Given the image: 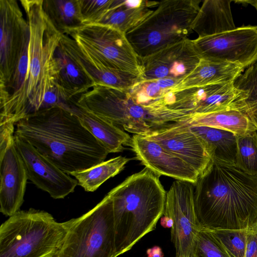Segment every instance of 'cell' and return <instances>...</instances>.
Wrapping results in <instances>:
<instances>
[{
    "label": "cell",
    "instance_id": "4fadbf2b",
    "mask_svg": "<svg viewBox=\"0 0 257 257\" xmlns=\"http://www.w3.org/2000/svg\"><path fill=\"white\" fill-rule=\"evenodd\" d=\"M151 139L194 169L199 177L211 164L214 151L183 121L170 124L144 136Z\"/></svg>",
    "mask_w": 257,
    "mask_h": 257
},
{
    "label": "cell",
    "instance_id": "4dcf8cb0",
    "mask_svg": "<svg viewBox=\"0 0 257 257\" xmlns=\"http://www.w3.org/2000/svg\"><path fill=\"white\" fill-rule=\"evenodd\" d=\"M236 163L244 169L257 173V131L237 136Z\"/></svg>",
    "mask_w": 257,
    "mask_h": 257
},
{
    "label": "cell",
    "instance_id": "603a6c76",
    "mask_svg": "<svg viewBox=\"0 0 257 257\" xmlns=\"http://www.w3.org/2000/svg\"><path fill=\"white\" fill-rule=\"evenodd\" d=\"M231 2L204 1L193 23V31L198 37H205L234 30L236 27L231 11Z\"/></svg>",
    "mask_w": 257,
    "mask_h": 257
},
{
    "label": "cell",
    "instance_id": "44dd1931",
    "mask_svg": "<svg viewBox=\"0 0 257 257\" xmlns=\"http://www.w3.org/2000/svg\"><path fill=\"white\" fill-rule=\"evenodd\" d=\"M54 58L57 82L69 101L87 92L96 85L94 79L60 44Z\"/></svg>",
    "mask_w": 257,
    "mask_h": 257
},
{
    "label": "cell",
    "instance_id": "9a60e30c",
    "mask_svg": "<svg viewBox=\"0 0 257 257\" xmlns=\"http://www.w3.org/2000/svg\"><path fill=\"white\" fill-rule=\"evenodd\" d=\"M239 94L234 83L210 84L169 91L163 97V100L169 108L183 111L191 117L236 109L234 104Z\"/></svg>",
    "mask_w": 257,
    "mask_h": 257
},
{
    "label": "cell",
    "instance_id": "d6a6232c",
    "mask_svg": "<svg viewBox=\"0 0 257 257\" xmlns=\"http://www.w3.org/2000/svg\"><path fill=\"white\" fill-rule=\"evenodd\" d=\"M112 2V0H80L83 25L97 24Z\"/></svg>",
    "mask_w": 257,
    "mask_h": 257
},
{
    "label": "cell",
    "instance_id": "1f68e13d",
    "mask_svg": "<svg viewBox=\"0 0 257 257\" xmlns=\"http://www.w3.org/2000/svg\"><path fill=\"white\" fill-rule=\"evenodd\" d=\"M250 229H209L221 241L231 257H244L247 236Z\"/></svg>",
    "mask_w": 257,
    "mask_h": 257
},
{
    "label": "cell",
    "instance_id": "ffe728a7",
    "mask_svg": "<svg viewBox=\"0 0 257 257\" xmlns=\"http://www.w3.org/2000/svg\"><path fill=\"white\" fill-rule=\"evenodd\" d=\"M243 67L228 62L201 58L196 67L170 91L210 84L234 83L244 72Z\"/></svg>",
    "mask_w": 257,
    "mask_h": 257
},
{
    "label": "cell",
    "instance_id": "e0dca14e",
    "mask_svg": "<svg viewBox=\"0 0 257 257\" xmlns=\"http://www.w3.org/2000/svg\"><path fill=\"white\" fill-rule=\"evenodd\" d=\"M201 59L189 38L142 58L143 80L170 78L178 82L196 67Z\"/></svg>",
    "mask_w": 257,
    "mask_h": 257
},
{
    "label": "cell",
    "instance_id": "6da1fadb",
    "mask_svg": "<svg viewBox=\"0 0 257 257\" xmlns=\"http://www.w3.org/2000/svg\"><path fill=\"white\" fill-rule=\"evenodd\" d=\"M198 225L207 229H243L257 226V173L236 162L213 157L194 184Z\"/></svg>",
    "mask_w": 257,
    "mask_h": 257
},
{
    "label": "cell",
    "instance_id": "d4e9b609",
    "mask_svg": "<svg viewBox=\"0 0 257 257\" xmlns=\"http://www.w3.org/2000/svg\"><path fill=\"white\" fill-rule=\"evenodd\" d=\"M43 8L62 33L83 25L80 0H44Z\"/></svg>",
    "mask_w": 257,
    "mask_h": 257
},
{
    "label": "cell",
    "instance_id": "7a4b0ae2",
    "mask_svg": "<svg viewBox=\"0 0 257 257\" xmlns=\"http://www.w3.org/2000/svg\"><path fill=\"white\" fill-rule=\"evenodd\" d=\"M65 104L29 114L15 124L14 135L70 175L104 161L109 153Z\"/></svg>",
    "mask_w": 257,
    "mask_h": 257
},
{
    "label": "cell",
    "instance_id": "cb8c5ba5",
    "mask_svg": "<svg viewBox=\"0 0 257 257\" xmlns=\"http://www.w3.org/2000/svg\"><path fill=\"white\" fill-rule=\"evenodd\" d=\"M189 125L206 126L243 136L257 131V125L244 112L230 109L207 114L192 115L184 121Z\"/></svg>",
    "mask_w": 257,
    "mask_h": 257
},
{
    "label": "cell",
    "instance_id": "8d00e7d4",
    "mask_svg": "<svg viewBox=\"0 0 257 257\" xmlns=\"http://www.w3.org/2000/svg\"><path fill=\"white\" fill-rule=\"evenodd\" d=\"M161 224L165 228H171L173 226V220L169 216L163 215L161 218Z\"/></svg>",
    "mask_w": 257,
    "mask_h": 257
},
{
    "label": "cell",
    "instance_id": "7c38bea8",
    "mask_svg": "<svg viewBox=\"0 0 257 257\" xmlns=\"http://www.w3.org/2000/svg\"><path fill=\"white\" fill-rule=\"evenodd\" d=\"M201 58L217 60L246 68L257 61V26H243L192 40Z\"/></svg>",
    "mask_w": 257,
    "mask_h": 257
},
{
    "label": "cell",
    "instance_id": "8992f818",
    "mask_svg": "<svg viewBox=\"0 0 257 257\" xmlns=\"http://www.w3.org/2000/svg\"><path fill=\"white\" fill-rule=\"evenodd\" d=\"M70 223L45 211L19 210L1 225L0 257H56Z\"/></svg>",
    "mask_w": 257,
    "mask_h": 257
},
{
    "label": "cell",
    "instance_id": "277c9868",
    "mask_svg": "<svg viewBox=\"0 0 257 257\" xmlns=\"http://www.w3.org/2000/svg\"><path fill=\"white\" fill-rule=\"evenodd\" d=\"M29 26V64L22 93L0 125L15 124L40 109L46 92L57 83L54 58L63 33L54 25L43 8V0H21Z\"/></svg>",
    "mask_w": 257,
    "mask_h": 257
},
{
    "label": "cell",
    "instance_id": "74e56055",
    "mask_svg": "<svg viewBox=\"0 0 257 257\" xmlns=\"http://www.w3.org/2000/svg\"><path fill=\"white\" fill-rule=\"evenodd\" d=\"M235 2L240 3H246L253 6L257 11V0H247V1H235Z\"/></svg>",
    "mask_w": 257,
    "mask_h": 257
},
{
    "label": "cell",
    "instance_id": "d590c367",
    "mask_svg": "<svg viewBox=\"0 0 257 257\" xmlns=\"http://www.w3.org/2000/svg\"><path fill=\"white\" fill-rule=\"evenodd\" d=\"M148 257H163L164 253L162 248L159 246H154L147 250Z\"/></svg>",
    "mask_w": 257,
    "mask_h": 257
},
{
    "label": "cell",
    "instance_id": "484cf974",
    "mask_svg": "<svg viewBox=\"0 0 257 257\" xmlns=\"http://www.w3.org/2000/svg\"><path fill=\"white\" fill-rule=\"evenodd\" d=\"M130 158L119 156L103 161L87 169L75 172L70 175L74 177L78 185L87 192H94L105 181L120 173Z\"/></svg>",
    "mask_w": 257,
    "mask_h": 257
},
{
    "label": "cell",
    "instance_id": "4316f807",
    "mask_svg": "<svg viewBox=\"0 0 257 257\" xmlns=\"http://www.w3.org/2000/svg\"><path fill=\"white\" fill-rule=\"evenodd\" d=\"M188 125L192 132L211 147L214 151V157L236 162V135L230 132L209 126Z\"/></svg>",
    "mask_w": 257,
    "mask_h": 257
},
{
    "label": "cell",
    "instance_id": "52a82bcc",
    "mask_svg": "<svg viewBox=\"0 0 257 257\" xmlns=\"http://www.w3.org/2000/svg\"><path fill=\"white\" fill-rule=\"evenodd\" d=\"M200 0H165L126 37L140 59L188 38Z\"/></svg>",
    "mask_w": 257,
    "mask_h": 257
},
{
    "label": "cell",
    "instance_id": "ac0fdd59",
    "mask_svg": "<svg viewBox=\"0 0 257 257\" xmlns=\"http://www.w3.org/2000/svg\"><path fill=\"white\" fill-rule=\"evenodd\" d=\"M130 147L142 164L159 176H168L194 185L199 177L186 163L144 136L134 135Z\"/></svg>",
    "mask_w": 257,
    "mask_h": 257
},
{
    "label": "cell",
    "instance_id": "83f0119b",
    "mask_svg": "<svg viewBox=\"0 0 257 257\" xmlns=\"http://www.w3.org/2000/svg\"><path fill=\"white\" fill-rule=\"evenodd\" d=\"M234 85L239 91L235 109L246 114L257 125V61L245 69Z\"/></svg>",
    "mask_w": 257,
    "mask_h": 257
},
{
    "label": "cell",
    "instance_id": "ba28073f",
    "mask_svg": "<svg viewBox=\"0 0 257 257\" xmlns=\"http://www.w3.org/2000/svg\"><path fill=\"white\" fill-rule=\"evenodd\" d=\"M112 202L107 194L90 210L70 220L56 257H117Z\"/></svg>",
    "mask_w": 257,
    "mask_h": 257
},
{
    "label": "cell",
    "instance_id": "8fae6325",
    "mask_svg": "<svg viewBox=\"0 0 257 257\" xmlns=\"http://www.w3.org/2000/svg\"><path fill=\"white\" fill-rule=\"evenodd\" d=\"M194 185L176 180L167 192L164 215L173 220L171 240L175 257H189L193 254L194 240L200 229L194 204Z\"/></svg>",
    "mask_w": 257,
    "mask_h": 257
},
{
    "label": "cell",
    "instance_id": "d6986e66",
    "mask_svg": "<svg viewBox=\"0 0 257 257\" xmlns=\"http://www.w3.org/2000/svg\"><path fill=\"white\" fill-rule=\"evenodd\" d=\"M64 105L109 153L121 152L124 146L130 147L132 138L117 125L71 101Z\"/></svg>",
    "mask_w": 257,
    "mask_h": 257
},
{
    "label": "cell",
    "instance_id": "2e32d148",
    "mask_svg": "<svg viewBox=\"0 0 257 257\" xmlns=\"http://www.w3.org/2000/svg\"><path fill=\"white\" fill-rule=\"evenodd\" d=\"M16 147L25 164L28 179L54 199H63L74 192L76 179L41 154L24 138L14 135Z\"/></svg>",
    "mask_w": 257,
    "mask_h": 257
},
{
    "label": "cell",
    "instance_id": "7402d4cb",
    "mask_svg": "<svg viewBox=\"0 0 257 257\" xmlns=\"http://www.w3.org/2000/svg\"><path fill=\"white\" fill-rule=\"evenodd\" d=\"M159 3L148 0H112L110 8L96 24L109 26L126 34L143 22Z\"/></svg>",
    "mask_w": 257,
    "mask_h": 257
},
{
    "label": "cell",
    "instance_id": "f1b7e54d",
    "mask_svg": "<svg viewBox=\"0 0 257 257\" xmlns=\"http://www.w3.org/2000/svg\"><path fill=\"white\" fill-rule=\"evenodd\" d=\"M178 82L170 78L143 80L128 90L137 103L150 105L163 99Z\"/></svg>",
    "mask_w": 257,
    "mask_h": 257
},
{
    "label": "cell",
    "instance_id": "3957f363",
    "mask_svg": "<svg viewBox=\"0 0 257 257\" xmlns=\"http://www.w3.org/2000/svg\"><path fill=\"white\" fill-rule=\"evenodd\" d=\"M159 176L145 167L111 190L117 256L154 230L163 215L167 192Z\"/></svg>",
    "mask_w": 257,
    "mask_h": 257
},
{
    "label": "cell",
    "instance_id": "836d02e7",
    "mask_svg": "<svg viewBox=\"0 0 257 257\" xmlns=\"http://www.w3.org/2000/svg\"><path fill=\"white\" fill-rule=\"evenodd\" d=\"M69 101L57 83L45 93L40 110L58 106Z\"/></svg>",
    "mask_w": 257,
    "mask_h": 257
},
{
    "label": "cell",
    "instance_id": "5bb4252c",
    "mask_svg": "<svg viewBox=\"0 0 257 257\" xmlns=\"http://www.w3.org/2000/svg\"><path fill=\"white\" fill-rule=\"evenodd\" d=\"M0 90L10 83L19 58L29 39V26L16 0H0Z\"/></svg>",
    "mask_w": 257,
    "mask_h": 257
},
{
    "label": "cell",
    "instance_id": "e575fe53",
    "mask_svg": "<svg viewBox=\"0 0 257 257\" xmlns=\"http://www.w3.org/2000/svg\"><path fill=\"white\" fill-rule=\"evenodd\" d=\"M244 257H257V226L249 230Z\"/></svg>",
    "mask_w": 257,
    "mask_h": 257
},
{
    "label": "cell",
    "instance_id": "30bf717a",
    "mask_svg": "<svg viewBox=\"0 0 257 257\" xmlns=\"http://www.w3.org/2000/svg\"><path fill=\"white\" fill-rule=\"evenodd\" d=\"M15 125H0V211L11 216L24 201L27 170L15 144Z\"/></svg>",
    "mask_w": 257,
    "mask_h": 257
},
{
    "label": "cell",
    "instance_id": "5b68a950",
    "mask_svg": "<svg viewBox=\"0 0 257 257\" xmlns=\"http://www.w3.org/2000/svg\"><path fill=\"white\" fill-rule=\"evenodd\" d=\"M71 101L135 135L145 136L191 116L169 108L163 99L150 105L137 103L128 90L96 84Z\"/></svg>",
    "mask_w": 257,
    "mask_h": 257
},
{
    "label": "cell",
    "instance_id": "f35d334b",
    "mask_svg": "<svg viewBox=\"0 0 257 257\" xmlns=\"http://www.w3.org/2000/svg\"><path fill=\"white\" fill-rule=\"evenodd\" d=\"M189 257H198V256H196V255H195L193 254V255H190V256H189Z\"/></svg>",
    "mask_w": 257,
    "mask_h": 257
},
{
    "label": "cell",
    "instance_id": "f546056e",
    "mask_svg": "<svg viewBox=\"0 0 257 257\" xmlns=\"http://www.w3.org/2000/svg\"><path fill=\"white\" fill-rule=\"evenodd\" d=\"M193 254L198 257H231L213 233L202 227L195 237Z\"/></svg>",
    "mask_w": 257,
    "mask_h": 257
},
{
    "label": "cell",
    "instance_id": "9c48e42d",
    "mask_svg": "<svg viewBox=\"0 0 257 257\" xmlns=\"http://www.w3.org/2000/svg\"><path fill=\"white\" fill-rule=\"evenodd\" d=\"M64 34L73 39L95 63L142 76L141 60L125 34L109 26L91 24L82 25Z\"/></svg>",
    "mask_w": 257,
    "mask_h": 257
}]
</instances>
